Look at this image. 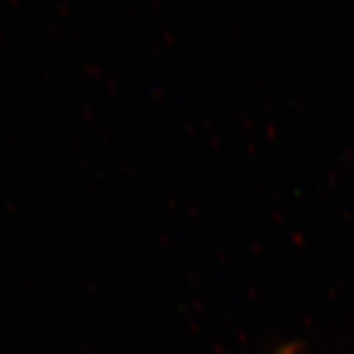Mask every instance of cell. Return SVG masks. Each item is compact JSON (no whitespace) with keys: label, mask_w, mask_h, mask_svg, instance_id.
Masks as SVG:
<instances>
[{"label":"cell","mask_w":354,"mask_h":354,"mask_svg":"<svg viewBox=\"0 0 354 354\" xmlns=\"http://www.w3.org/2000/svg\"><path fill=\"white\" fill-rule=\"evenodd\" d=\"M281 354H301V353H295V351L288 349V351H284V353H281Z\"/></svg>","instance_id":"obj_1"}]
</instances>
